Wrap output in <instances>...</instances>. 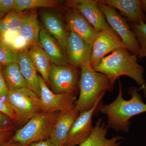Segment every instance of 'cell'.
Returning <instances> with one entry per match:
<instances>
[{
	"instance_id": "6da1fadb",
	"label": "cell",
	"mask_w": 146,
	"mask_h": 146,
	"mask_svg": "<svg viewBox=\"0 0 146 146\" xmlns=\"http://www.w3.org/2000/svg\"><path fill=\"white\" fill-rule=\"evenodd\" d=\"M119 92L117 97L111 103L104 104L100 111L107 116L108 126L117 131L128 132L129 131L131 118L146 112V104L143 102L142 96L135 86L128 89L131 96L126 100L123 98L122 85L119 82Z\"/></svg>"
},
{
	"instance_id": "7a4b0ae2",
	"label": "cell",
	"mask_w": 146,
	"mask_h": 146,
	"mask_svg": "<svg viewBox=\"0 0 146 146\" xmlns=\"http://www.w3.org/2000/svg\"><path fill=\"white\" fill-rule=\"evenodd\" d=\"M94 70L107 76L112 85L122 76L133 80L139 86L145 85L144 67L138 62L137 56L126 48L113 51L103 58Z\"/></svg>"
},
{
	"instance_id": "3957f363",
	"label": "cell",
	"mask_w": 146,
	"mask_h": 146,
	"mask_svg": "<svg viewBox=\"0 0 146 146\" xmlns=\"http://www.w3.org/2000/svg\"><path fill=\"white\" fill-rule=\"evenodd\" d=\"M80 68V94L75 107L80 113L91 109L106 92H112L114 87L107 76L95 71L90 63Z\"/></svg>"
},
{
	"instance_id": "277c9868",
	"label": "cell",
	"mask_w": 146,
	"mask_h": 146,
	"mask_svg": "<svg viewBox=\"0 0 146 146\" xmlns=\"http://www.w3.org/2000/svg\"><path fill=\"white\" fill-rule=\"evenodd\" d=\"M59 112H42L30 119L17 131L12 141L22 146L50 138L52 127Z\"/></svg>"
},
{
	"instance_id": "5b68a950",
	"label": "cell",
	"mask_w": 146,
	"mask_h": 146,
	"mask_svg": "<svg viewBox=\"0 0 146 146\" xmlns=\"http://www.w3.org/2000/svg\"><path fill=\"white\" fill-rule=\"evenodd\" d=\"M5 101L15 112L17 120L23 124L44 112L40 98L28 88L9 91Z\"/></svg>"
},
{
	"instance_id": "8992f818",
	"label": "cell",
	"mask_w": 146,
	"mask_h": 146,
	"mask_svg": "<svg viewBox=\"0 0 146 146\" xmlns=\"http://www.w3.org/2000/svg\"><path fill=\"white\" fill-rule=\"evenodd\" d=\"M104 14L106 21L112 29L119 35L126 48L132 54L138 56L140 46L135 34L125 18L115 8L96 1Z\"/></svg>"
},
{
	"instance_id": "52a82bcc",
	"label": "cell",
	"mask_w": 146,
	"mask_h": 146,
	"mask_svg": "<svg viewBox=\"0 0 146 146\" xmlns=\"http://www.w3.org/2000/svg\"><path fill=\"white\" fill-rule=\"evenodd\" d=\"M78 68L70 65L58 66L51 63L49 80L55 94L75 95L79 89L80 76Z\"/></svg>"
},
{
	"instance_id": "ba28073f",
	"label": "cell",
	"mask_w": 146,
	"mask_h": 146,
	"mask_svg": "<svg viewBox=\"0 0 146 146\" xmlns=\"http://www.w3.org/2000/svg\"><path fill=\"white\" fill-rule=\"evenodd\" d=\"M122 48H125V46L112 28L100 32L92 46L90 65L95 68L106 55Z\"/></svg>"
},
{
	"instance_id": "9c48e42d",
	"label": "cell",
	"mask_w": 146,
	"mask_h": 146,
	"mask_svg": "<svg viewBox=\"0 0 146 146\" xmlns=\"http://www.w3.org/2000/svg\"><path fill=\"white\" fill-rule=\"evenodd\" d=\"M40 98L44 112H62L75 108L76 97L71 94H57L53 93L47 86L41 76Z\"/></svg>"
},
{
	"instance_id": "30bf717a",
	"label": "cell",
	"mask_w": 146,
	"mask_h": 146,
	"mask_svg": "<svg viewBox=\"0 0 146 146\" xmlns=\"http://www.w3.org/2000/svg\"><path fill=\"white\" fill-rule=\"evenodd\" d=\"M102 99L99 100L91 109L80 113L72 126L64 146H77L89 138L94 129L93 115Z\"/></svg>"
},
{
	"instance_id": "8fae6325",
	"label": "cell",
	"mask_w": 146,
	"mask_h": 146,
	"mask_svg": "<svg viewBox=\"0 0 146 146\" xmlns=\"http://www.w3.org/2000/svg\"><path fill=\"white\" fill-rule=\"evenodd\" d=\"M93 44H88L72 31H69L65 54L70 65L76 68L90 63Z\"/></svg>"
},
{
	"instance_id": "7c38bea8",
	"label": "cell",
	"mask_w": 146,
	"mask_h": 146,
	"mask_svg": "<svg viewBox=\"0 0 146 146\" xmlns=\"http://www.w3.org/2000/svg\"><path fill=\"white\" fill-rule=\"evenodd\" d=\"M66 3L68 7L78 10L97 32L111 28L96 1L72 0L66 1Z\"/></svg>"
},
{
	"instance_id": "4fadbf2b",
	"label": "cell",
	"mask_w": 146,
	"mask_h": 146,
	"mask_svg": "<svg viewBox=\"0 0 146 146\" xmlns=\"http://www.w3.org/2000/svg\"><path fill=\"white\" fill-rule=\"evenodd\" d=\"M65 18L69 31L75 33L87 43L93 44L98 33L78 10L68 7Z\"/></svg>"
},
{
	"instance_id": "5bb4252c",
	"label": "cell",
	"mask_w": 146,
	"mask_h": 146,
	"mask_svg": "<svg viewBox=\"0 0 146 146\" xmlns=\"http://www.w3.org/2000/svg\"><path fill=\"white\" fill-rule=\"evenodd\" d=\"M79 114L76 108L60 112L50 136V140L54 146H64L72 126Z\"/></svg>"
},
{
	"instance_id": "9a60e30c",
	"label": "cell",
	"mask_w": 146,
	"mask_h": 146,
	"mask_svg": "<svg viewBox=\"0 0 146 146\" xmlns=\"http://www.w3.org/2000/svg\"><path fill=\"white\" fill-rule=\"evenodd\" d=\"M120 11L128 23H146V16L141 7L140 0H100Z\"/></svg>"
},
{
	"instance_id": "2e32d148",
	"label": "cell",
	"mask_w": 146,
	"mask_h": 146,
	"mask_svg": "<svg viewBox=\"0 0 146 146\" xmlns=\"http://www.w3.org/2000/svg\"><path fill=\"white\" fill-rule=\"evenodd\" d=\"M41 19L45 29L57 41L65 52L69 31L62 19L57 14L46 11L41 13Z\"/></svg>"
},
{
	"instance_id": "e0dca14e",
	"label": "cell",
	"mask_w": 146,
	"mask_h": 146,
	"mask_svg": "<svg viewBox=\"0 0 146 146\" xmlns=\"http://www.w3.org/2000/svg\"><path fill=\"white\" fill-rule=\"evenodd\" d=\"M28 50L18 51V64L28 88L31 90L39 97L40 83L39 75L29 55Z\"/></svg>"
},
{
	"instance_id": "ac0fdd59",
	"label": "cell",
	"mask_w": 146,
	"mask_h": 146,
	"mask_svg": "<svg viewBox=\"0 0 146 146\" xmlns=\"http://www.w3.org/2000/svg\"><path fill=\"white\" fill-rule=\"evenodd\" d=\"M39 40L40 46L48 56L51 63L58 66L70 65L62 47L44 29H41Z\"/></svg>"
},
{
	"instance_id": "d6986e66",
	"label": "cell",
	"mask_w": 146,
	"mask_h": 146,
	"mask_svg": "<svg viewBox=\"0 0 146 146\" xmlns=\"http://www.w3.org/2000/svg\"><path fill=\"white\" fill-rule=\"evenodd\" d=\"M108 126L102 119H99L96 123L94 130L87 139L77 146H119L121 145V136H116L111 138H106Z\"/></svg>"
},
{
	"instance_id": "ffe728a7",
	"label": "cell",
	"mask_w": 146,
	"mask_h": 146,
	"mask_svg": "<svg viewBox=\"0 0 146 146\" xmlns=\"http://www.w3.org/2000/svg\"><path fill=\"white\" fill-rule=\"evenodd\" d=\"M36 9H31L27 20L19 32L20 36L25 40L29 48L39 44V34L41 30Z\"/></svg>"
},
{
	"instance_id": "44dd1931",
	"label": "cell",
	"mask_w": 146,
	"mask_h": 146,
	"mask_svg": "<svg viewBox=\"0 0 146 146\" xmlns=\"http://www.w3.org/2000/svg\"><path fill=\"white\" fill-rule=\"evenodd\" d=\"M31 10L17 12L13 10L7 13L0 21V40L6 33H19L28 18Z\"/></svg>"
},
{
	"instance_id": "7402d4cb",
	"label": "cell",
	"mask_w": 146,
	"mask_h": 146,
	"mask_svg": "<svg viewBox=\"0 0 146 146\" xmlns=\"http://www.w3.org/2000/svg\"><path fill=\"white\" fill-rule=\"evenodd\" d=\"M28 52L30 58L36 70L41 74L46 83H48L49 74L51 63L48 56L39 44L31 46L29 47Z\"/></svg>"
},
{
	"instance_id": "603a6c76",
	"label": "cell",
	"mask_w": 146,
	"mask_h": 146,
	"mask_svg": "<svg viewBox=\"0 0 146 146\" xmlns=\"http://www.w3.org/2000/svg\"><path fill=\"white\" fill-rule=\"evenodd\" d=\"M2 69L9 91L28 88L18 63H11L2 65Z\"/></svg>"
},
{
	"instance_id": "cb8c5ba5",
	"label": "cell",
	"mask_w": 146,
	"mask_h": 146,
	"mask_svg": "<svg viewBox=\"0 0 146 146\" xmlns=\"http://www.w3.org/2000/svg\"><path fill=\"white\" fill-rule=\"evenodd\" d=\"M61 3L54 0H15L14 11L20 12L37 7L57 8Z\"/></svg>"
},
{
	"instance_id": "d4e9b609",
	"label": "cell",
	"mask_w": 146,
	"mask_h": 146,
	"mask_svg": "<svg viewBox=\"0 0 146 146\" xmlns=\"http://www.w3.org/2000/svg\"><path fill=\"white\" fill-rule=\"evenodd\" d=\"M129 24L135 34L140 46L137 57L140 58H146V23L141 22L138 25Z\"/></svg>"
},
{
	"instance_id": "484cf974",
	"label": "cell",
	"mask_w": 146,
	"mask_h": 146,
	"mask_svg": "<svg viewBox=\"0 0 146 146\" xmlns=\"http://www.w3.org/2000/svg\"><path fill=\"white\" fill-rule=\"evenodd\" d=\"M18 51L14 49L2 39L0 40V64L1 65L18 63Z\"/></svg>"
},
{
	"instance_id": "4316f807",
	"label": "cell",
	"mask_w": 146,
	"mask_h": 146,
	"mask_svg": "<svg viewBox=\"0 0 146 146\" xmlns=\"http://www.w3.org/2000/svg\"><path fill=\"white\" fill-rule=\"evenodd\" d=\"M0 112L5 115L11 119L17 120V116L15 112L11 109L5 101H3L0 97Z\"/></svg>"
},
{
	"instance_id": "83f0119b",
	"label": "cell",
	"mask_w": 146,
	"mask_h": 146,
	"mask_svg": "<svg viewBox=\"0 0 146 146\" xmlns=\"http://www.w3.org/2000/svg\"><path fill=\"white\" fill-rule=\"evenodd\" d=\"M15 0H0V11L6 14L14 10Z\"/></svg>"
},
{
	"instance_id": "f1b7e54d",
	"label": "cell",
	"mask_w": 146,
	"mask_h": 146,
	"mask_svg": "<svg viewBox=\"0 0 146 146\" xmlns=\"http://www.w3.org/2000/svg\"><path fill=\"white\" fill-rule=\"evenodd\" d=\"M8 92L9 90L3 74L2 65L0 64V97H6Z\"/></svg>"
},
{
	"instance_id": "f546056e",
	"label": "cell",
	"mask_w": 146,
	"mask_h": 146,
	"mask_svg": "<svg viewBox=\"0 0 146 146\" xmlns=\"http://www.w3.org/2000/svg\"><path fill=\"white\" fill-rule=\"evenodd\" d=\"M9 128L8 127L0 129V143L3 142L10 134Z\"/></svg>"
},
{
	"instance_id": "4dcf8cb0",
	"label": "cell",
	"mask_w": 146,
	"mask_h": 146,
	"mask_svg": "<svg viewBox=\"0 0 146 146\" xmlns=\"http://www.w3.org/2000/svg\"><path fill=\"white\" fill-rule=\"evenodd\" d=\"M29 146H54L52 143L49 138L46 140H43L33 143Z\"/></svg>"
},
{
	"instance_id": "1f68e13d",
	"label": "cell",
	"mask_w": 146,
	"mask_h": 146,
	"mask_svg": "<svg viewBox=\"0 0 146 146\" xmlns=\"http://www.w3.org/2000/svg\"><path fill=\"white\" fill-rule=\"evenodd\" d=\"M8 122V117L0 112V129L7 127L6 125Z\"/></svg>"
},
{
	"instance_id": "d6a6232c",
	"label": "cell",
	"mask_w": 146,
	"mask_h": 146,
	"mask_svg": "<svg viewBox=\"0 0 146 146\" xmlns=\"http://www.w3.org/2000/svg\"><path fill=\"white\" fill-rule=\"evenodd\" d=\"M0 146H22L19 143L13 141L10 142H3L0 143Z\"/></svg>"
},
{
	"instance_id": "836d02e7",
	"label": "cell",
	"mask_w": 146,
	"mask_h": 146,
	"mask_svg": "<svg viewBox=\"0 0 146 146\" xmlns=\"http://www.w3.org/2000/svg\"><path fill=\"white\" fill-rule=\"evenodd\" d=\"M142 9L146 16V0H140Z\"/></svg>"
},
{
	"instance_id": "e575fe53",
	"label": "cell",
	"mask_w": 146,
	"mask_h": 146,
	"mask_svg": "<svg viewBox=\"0 0 146 146\" xmlns=\"http://www.w3.org/2000/svg\"><path fill=\"white\" fill-rule=\"evenodd\" d=\"M141 87H142V90H143L144 95H145V97L146 98V85H144L143 86H142Z\"/></svg>"
},
{
	"instance_id": "d590c367",
	"label": "cell",
	"mask_w": 146,
	"mask_h": 146,
	"mask_svg": "<svg viewBox=\"0 0 146 146\" xmlns=\"http://www.w3.org/2000/svg\"><path fill=\"white\" fill-rule=\"evenodd\" d=\"M6 14L5 13H3L2 12L0 11V21L4 17L6 16Z\"/></svg>"
}]
</instances>
